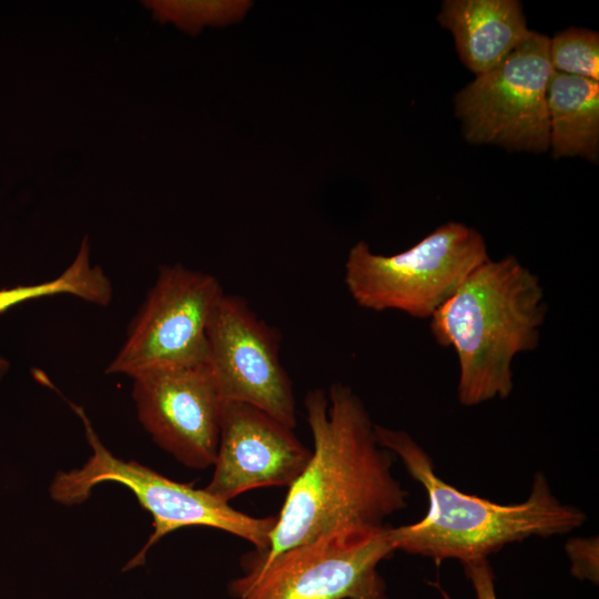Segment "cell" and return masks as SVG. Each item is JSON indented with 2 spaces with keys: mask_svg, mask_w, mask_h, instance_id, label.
Here are the masks:
<instances>
[{
  "mask_svg": "<svg viewBox=\"0 0 599 599\" xmlns=\"http://www.w3.org/2000/svg\"><path fill=\"white\" fill-rule=\"evenodd\" d=\"M548 45L549 38L529 30L497 67L457 94L455 110L468 141L535 152L549 148Z\"/></svg>",
  "mask_w": 599,
  "mask_h": 599,
  "instance_id": "cell-6",
  "label": "cell"
},
{
  "mask_svg": "<svg viewBox=\"0 0 599 599\" xmlns=\"http://www.w3.org/2000/svg\"><path fill=\"white\" fill-rule=\"evenodd\" d=\"M488 258L478 231L448 222L395 255L373 253L365 242H358L347 255L344 283L352 298L366 309L430 318Z\"/></svg>",
  "mask_w": 599,
  "mask_h": 599,
  "instance_id": "cell-5",
  "label": "cell"
},
{
  "mask_svg": "<svg viewBox=\"0 0 599 599\" xmlns=\"http://www.w3.org/2000/svg\"><path fill=\"white\" fill-rule=\"evenodd\" d=\"M223 294L211 274L180 264L162 267L106 373L133 378L158 368L205 364L207 325Z\"/></svg>",
  "mask_w": 599,
  "mask_h": 599,
  "instance_id": "cell-8",
  "label": "cell"
},
{
  "mask_svg": "<svg viewBox=\"0 0 599 599\" xmlns=\"http://www.w3.org/2000/svg\"><path fill=\"white\" fill-rule=\"evenodd\" d=\"M304 405L311 458L288 487L268 549L246 559L244 573L323 537L382 530L407 506L409 494L392 471L394 454L379 445L375 424L351 387L334 383L327 394L313 389Z\"/></svg>",
  "mask_w": 599,
  "mask_h": 599,
  "instance_id": "cell-1",
  "label": "cell"
},
{
  "mask_svg": "<svg viewBox=\"0 0 599 599\" xmlns=\"http://www.w3.org/2000/svg\"><path fill=\"white\" fill-rule=\"evenodd\" d=\"M465 573L475 590L476 599H497L495 577L487 559L463 564ZM443 599H450L446 591L436 583Z\"/></svg>",
  "mask_w": 599,
  "mask_h": 599,
  "instance_id": "cell-16",
  "label": "cell"
},
{
  "mask_svg": "<svg viewBox=\"0 0 599 599\" xmlns=\"http://www.w3.org/2000/svg\"><path fill=\"white\" fill-rule=\"evenodd\" d=\"M549 61L556 72L599 80V35L569 28L549 39Z\"/></svg>",
  "mask_w": 599,
  "mask_h": 599,
  "instance_id": "cell-15",
  "label": "cell"
},
{
  "mask_svg": "<svg viewBox=\"0 0 599 599\" xmlns=\"http://www.w3.org/2000/svg\"><path fill=\"white\" fill-rule=\"evenodd\" d=\"M395 547L388 528L290 548L230 585L235 599H388L377 571Z\"/></svg>",
  "mask_w": 599,
  "mask_h": 599,
  "instance_id": "cell-7",
  "label": "cell"
},
{
  "mask_svg": "<svg viewBox=\"0 0 599 599\" xmlns=\"http://www.w3.org/2000/svg\"><path fill=\"white\" fill-rule=\"evenodd\" d=\"M79 416L92 454L80 468L60 470L49 493L61 505L85 501L102 483H118L132 491L153 519V532L124 570L144 564L148 551L172 531L189 526L216 528L250 541L257 554L270 547L277 516L253 517L232 508L205 489L174 481L134 460L115 457L100 440L83 407L69 403Z\"/></svg>",
  "mask_w": 599,
  "mask_h": 599,
  "instance_id": "cell-4",
  "label": "cell"
},
{
  "mask_svg": "<svg viewBox=\"0 0 599 599\" xmlns=\"http://www.w3.org/2000/svg\"><path fill=\"white\" fill-rule=\"evenodd\" d=\"M205 366L222 400L255 406L296 425L293 385L280 359V335L247 302L223 294L210 318Z\"/></svg>",
  "mask_w": 599,
  "mask_h": 599,
  "instance_id": "cell-9",
  "label": "cell"
},
{
  "mask_svg": "<svg viewBox=\"0 0 599 599\" xmlns=\"http://www.w3.org/2000/svg\"><path fill=\"white\" fill-rule=\"evenodd\" d=\"M546 311L538 276L507 256L477 266L433 314L434 339L454 348L458 358L461 405L509 396L511 364L518 354L538 346Z\"/></svg>",
  "mask_w": 599,
  "mask_h": 599,
  "instance_id": "cell-3",
  "label": "cell"
},
{
  "mask_svg": "<svg viewBox=\"0 0 599 599\" xmlns=\"http://www.w3.org/2000/svg\"><path fill=\"white\" fill-rule=\"evenodd\" d=\"M552 154L597 160L599 82L554 71L547 89Z\"/></svg>",
  "mask_w": 599,
  "mask_h": 599,
  "instance_id": "cell-13",
  "label": "cell"
},
{
  "mask_svg": "<svg viewBox=\"0 0 599 599\" xmlns=\"http://www.w3.org/2000/svg\"><path fill=\"white\" fill-rule=\"evenodd\" d=\"M55 294H71L98 305H108L111 302V282L100 266L90 264L87 237L83 238L74 261L58 277L39 284L0 290V314L26 301ZM8 367L7 361L0 358V378Z\"/></svg>",
  "mask_w": 599,
  "mask_h": 599,
  "instance_id": "cell-14",
  "label": "cell"
},
{
  "mask_svg": "<svg viewBox=\"0 0 599 599\" xmlns=\"http://www.w3.org/2000/svg\"><path fill=\"white\" fill-rule=\"evenodd\" d=\"M438 20L477 75L497 67L529 32L517 0H446Z\"/></svg>",
  "mask_w": 599,
  "mask_h": 599,
  "instance_id": "cell-12",
  "label": "cell"
},
{
  "mask_svg": "<svg viewBox=\"0 0 599 599\" xmlns=\"http://www.w3.org/2000/svg\"><path fill=\"white\" fill-rule=\"evenodd\" d=\"M380 446L398 456L407 473L427 493L428 511L417 522L388 528L396 550L432 558L439 564L487 559L508 544L538 536L565 535L587 520L586 514L562 504L541 471L532 480L528 498L502 505L459 491L440 479L430 456L413 437L398 429L375 425Z\"/></svg>",
  "mask_w": 599,
  "mask_h": 599,
  "instance_id": "cell-2",
  "label": "cell"
},
{
  "mask_svg": "<svg viewBox=\"0 0 599 599\" xmlns=\"http://www.w3.org/2000/svg\"><path fill=\"white\" fill-rule=\"evenodd\" d=\"M132 397L140 423L164 451L192 469L214 464L222 399L205 364L139 374Z\"/></svg>",
  "mask_w": 599,
  "mask_h": 599,
  "instance_id": "cell-10",
  "label": "cell"
},
{
  "mask_svg": "<svg viewBox=\"0 0 599 599\" xmlns=\"http://www.w3.org/2000/svg\"><path fill=\"white\" fill-rule=\"evenodd\" d=\"M312 450L264 410L241 402L222 400L214 471L204 488L229 502L262 487H290L306 467Z\"/></svg>",
  "mask_w": 599,
  "mask_h": 599,
  "instance_id": "cell-11",
  "label": "cell"
}]
</instances>
